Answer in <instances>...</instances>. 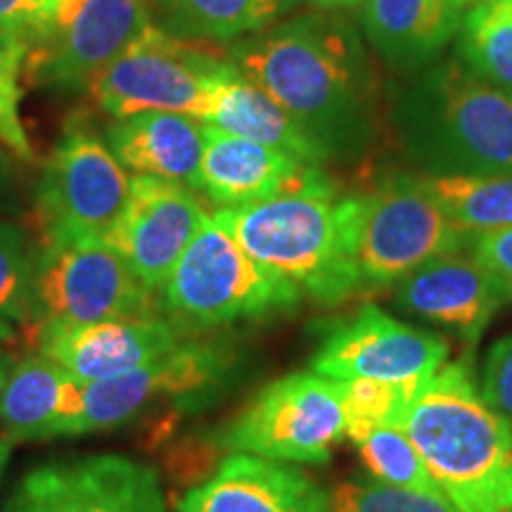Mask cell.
Returning <instances> with one entry per match:
<instances>
[{"label": "cell", "instance_id": "23", "mask_svg": "<svg viewBox=\"0 0 512 512\" xmlns=\"http://www.w3.org/2000/svg\"><path fill=\"white\" fill-rule=\"evenodd\" d=\"M207 124L264 147L302 159L306 164L323 166L325 152L278 102L247 81L240 72L223 83L214 112Z\"/></svg>", "mask_w": 512, "mask_h": 512}, {"label": "cell", "instance_id": "2", "mask_svg": "<svg viewBox=\"0 0 512 512\" xmlns=\"http://www.w3.org/2000/svg\"><path fill=\"white\" fill-rule=\"evenodd\" d=\"M396 427L458 512H512V427L479 394L470 354L422 382Z\"/></svg>", "mask_w": 512, "mask_h": 512}, {"label": "cell", "instance_id": "39", "mask_svg": "<svg viewBox=\"0 0 512 512\" xmlns=\"http://www.w3.org/2000/svg\"><path fill=\"white\" fill-rule=\"evenodd\" d=\"M10 363H12V356H10V354H5V351H0V370L8 368Z\"/></svg>", "mask_w": 512, "mask_h": 512}, {"label": "cell", "instance_id": "28", "mask_svg": "<svg viewBox=\"0 0 512 512\" xmlns=\"http://www.w3.org/2000/svg\"><path fill=\"white\" fill-rule=\"evenodd\" d=\"M342 384V406L344 422H347V437L354 441L380 427L399 425L401 413L418 392L422 382H377V380H354Z\"/></svg>", "mask_w": 512, "mask_h": 512}, {"label": "cell", "instance_id": "40", "mask_svg": "<svg viewBox=\"0 0 512 512\" xmlns=\"http://www.w3.org/2000/svg\"><path fill=\"white\" fill-rule=\"evenodd\" d=\"M467 8H475V5H482V3H489V0H463Z\"/></svg>", "mask_w": 512, "mask_h": 512}, {"label": "cell", "instance_id": "20", "mask_svg": "<svg viewBox=\"0 0 512 512\" xmlns=\"http://www.w3.org/2000/svg\"><path fill=\"white\" fill-rule=\"evenodd\" d=\"M83 415V382L50 358L12 361L0 384V425L12 441L76 437Z\"/></svg>", "mask_w": 512, "mask_h": 512}, {"label": "cell", "instance_id": "6", "mask_svg": "<svg viewBox=\"0 0 512 512\" xmlns=\"http://www.w3.org/2000/svg\"><path fill=\"white\" fill-rule=\"evenodd\" d=\"M238 74L228 53L147 24L88 86L114 119L178 112L209 121L223 83Z\"/></svg>", "mask_w": 512, "mask_h": 512}, {"label": "cell", "instance_id": "4", "mask_svg": "<svg viewBox=\"0 0 512 512\" xmlns=\"http://www.w3.org/2000/svg\"><path fill=\"white\" fill-rule=\"evenodd\" d=\"M214 219L238 245L323 306L361 294L354 259V195L335 185L275 197L240 209H219Z\"/></svg>", "mask_w": 512, "mask_h": 512}, {"label": "cell", "instance_id": "29", "mask_svg": "<svg viewBox=\"0 0 512 512\" xmlns=\"http://www.w3.org/2000/svg\"><path fill=\"white\" fill-rule=\"evenodd\" d=\"M36 256L27 233L0 219V318L8 323H29Z\"/></svg>", "mask_w": 512, "mask_h": 512}, {"label": "cell", "instance_id": "7", "mask_svg": "<svg viewBox=\"0 0 512 512\" xmlns=\"http://www.w3.org/2000/svg\"><path fill=\"white\" fill-rule=\"evenodd\" d=\"M472 233L444 214L422 176L396 174L354 195V259L361 292L401 283L427 261L470 247Z\"/></svg>", "mask_w": 512, "mask_h": 512}, {"label": "cell", "instance_id": "30", "mask_svg": "<svg viewBox=\"0 0 512 512\" xmlns=\"http://www.w3.org/2000/svg\"><path fill=\"white\" fill-rule=\"evenodd\" d=\"M330 512H458L441 494L401 489L377 479H351L335 486Z\"/></svg>", "mask_w": 512, "mask_h": 512}, {"label": "cell", "instance_id": "10", "mask_svg": "<svg viewBox=\"0 0 512 512\" xmlns=\"http://www.w3.org/2000/svg\"><path fill=\"white\" fill-rule=\"evenodd\" d=\"M131 178L110 145L72 119L36 183V216L50 242L105 238L128 202Z\"/></svg>", "mask_w": 512, "mask_h": 512}, {"label": "cell", "instance_id": "25", "mask_svg": "<svg viewBox=\"0 0 512 512\" xmlns=\"http://www.w3.org/2000/svg\"><path fill=\"white\" fill-rule=\"evenodd\" d=\"M422 183L465 233L512 226V176H422Z\"/></svg>", "mask_w": 512, "mask_h": 512}, {"label": "cell", "instance_id": "35", "mask_svg": "<svg viewBox=\"0 0 512 512\" xmlns=\"http://www.w3.org/2000/svg\"><path fill=\"white\" fill-rule=\"evenodd\" d=\"M0 214L17 216L22 214V200H19V183L12 159L0 150Z\"/></svg>", "mask_w": 512, "mask_h": 512}, {"label": "cell", "instance_id": "17", "mask_svg": "<svg viewBox=\"0 0 512 512\" xmlns=\"http://www.w3.org/2000/svg\"><path fill=\"white\" fill-rule=\"evenodd\" d=\"M508 292L470 249L444 254L396 283L394 306L475 347Z\"/></svg>", "mask_w": 512, "mask_h": 512}, {"label": "cell", "instance_id": "27", "mask_svg": "<svg viewBox=\"0 0 512 512\" xmlns=\"http://www.w3.org/2000/svg\"><path fill=\"white\" fill-rule=\"evenodd\" d=\"M363 465L377 482L401 486V489L441 494L418 448L401 427H380L356 441ZM444 496V494H441Z\"/></svg>", "mask_w": 512, "mask_h": 512}, {"label": "cell", "instance_id": "1", "mask_svg": "<svg viewBox=\"0 0 512 512\" xmlns=\"http://www.w3.org/2000/svg\"><path fill=\"white\" fill-rule=\"evenodd\" d=\"M228 57L328 159H356L373 143L380 86L361 36L337 10H313L256 31Z\"/></svg>", "mask_w": 512, "mask_h": 512}, {"label": "cell", "instance_id": "36", "mask_svg": "<svg viewBox=\"0 0 512 512\" xmlns=\"http://www.w3.org/2000/svg\"><path fill=\"white\" fill-rule=\"evenodd\" d=\"M290 3L309 5L313 10H344V8H358L361 0H290Z\"/></svg>", "mask_w": 512, "mask_h": 512}, {"label": "cell", "instance_id": "22", "mask_svg": "<svg viewBox=\"0 0 512 512\" xmlns=\"http://www.w3.org/2000/svg\"><path fill=\"white\" fill-rule=\"evenodd\" d=\"M107 145L124 169L195 190L204 152V121L178 112H140L110 126Z\"/></svg>", "mask_w": 512, "mask_h": 512}, {"label": "cell", "instance_id": "8", "mask_svg": "<svg viewBox=\"0 0 512 512\" xmlns=\"http://www.w3.org/2000/svg\"><path fill=\"white\" fill-rule=\"evenodd\" d=\"M162 316L159 302L102 238L43 245L36 256L29 323L86 325Z\"/></svg>", "mask_w": 512, "mask_h": 512}, {"label": "cell", "instance_id": "16", "mask_svg": "<svg viewBox=\"0 0 512 512\" xmlns=\"http://www.w3.org/2000/svg\"><path fill=\"white\" fill-rule=\"evenodd\" d=\"M328 185L335 183L323 166L230 136L204 121V152L195 192H202L219 209H240Z\"/></svg>", "mask_w": 512, "mask_h": 512}, {"label": "cell", "instance_id": "15", "mask_svg": "<svg viewBox=\"0 0 512 512\" xmlns=\"http://www.w3.org/2000/svg\"><path fill=\"white\" fill-rule=\"evenodd\" d=\"M207 219L200 197L188 185L136 176L119 221L102 240L157 294Z\"/></svg>", "mask_w": 512, "mask_h": 512}, {"label": "cell", "instance_id": "12", "mask_svg": "<svg viewBox=\"0 0 512 512\" xmlns=\"http://www.w3.org/2000/svg\"><path fill=\"white\" fill-rule=\"evenodd\" d=\"M451 347L437 332L415 328L366 304L337 320L311 356L313 373L335 382H427L446 366Z\"/></svg>", "mask_w": 512, "mask_h": 512}, {"label": "cell", "instance_id": "26", "mask_svg": "<svg viewBox=\"0 0 512 512\" xmlns=\"http://www.w3.org/2000/svg\"><path fill=\"white\" fill-rule=\"evenodd\" d=\"M458 60L477 79L512 95V0H489L467 12Z\"/></svg>", "mask_w": 512, "mask_h": 512}, {"label": "cell", "instance_id": "21", "mask_svg": "<svg viewBox=\"0 0 512 512\" xmlns=\"http://www.w3.org/2000/svg\"><path fill=\"white\" fill-rule=\"evenodd\" d=\"M361 27L384 62L399 72L427 67L463 27V0H361Z\"/></svg>", "mask_w": 512, "mask_h": 512}, {"label": "cell", "instance_id": "14", "mask_svg": "<svg viewBox=\"0 0 512 512\" xmlns=\"http://www.w3.org/2000/svg\"><path fill=\"white\" fill-rule=\"evenodd\" d=\"M0 512H166V498L150 465L100 453L34 467Z\"/></svg>", "mask_w": 512, "mask_h": 512}, {"label": "cell", "instance_id": "41", "mask_svg": "<svg viewBox=\"0 0 512 512\" xmlns=\"http://www.w3.org/2000/svg\"><path fill=\"white\" fill-rule=\"evenodd\" d=\"M8 368H10V366H8ZM8 368L0 370V384H3V377H5V373H8Z\"/></svg>", "mask_w": 512, "mask_h": 512}, {"label": "cell", "instance_id": "24", "mask_svg": "<svg viewBox=\"0 0 512 512\" xmlns=\"http://www.w3.org/2000/svg\"><path fill=\"white\" fill-rule=\"evenodd\" d=\"M162 29L188 41H235L264 31L290 0H155Z\"/></svg>", "mask_w": 512, "mask_h": 512}, {"label": "cell", "instance_id": "19", "mask_svg": "<svg viewBox=\"0 0 512 512\" xmlns=\"http://www.w3.org/2000/svg\"><path fill=\"white\" fill-rule=\"evenodd\" d=\"M178 512H330V494L297 467L233 453Z\"/></svg>", "mask_w": 512, "mask_h": 512}, {"label": "cell", "instance_id": "13", "mask_svg": "<svg viewBox=\"0 0 512 512\" xmlns=\"http://www.w3.org/2000/svg\"><path fill=\"white\" fill-rule=\"evenodd\" d=\"M147 24L145 0H57L48 29L24 55L27 81L88 88Z\"/></svg>", "mask_w": 512, "mask_h": 512}, {"label": "cell", "instance_id": "38", "mask_svg": "<svg viewBox=\"0 0 512 512\" xmlns=\"http://www.w3.org/2000/svg\"><path fill=\"white\" fill-rule=\"evenodd\" d=\"M12 339H15V328H12L8 320L0 318V344H8Z\"/></svg>", "mask_w": 512, "mask_h": 512}, {"label": "cell", "instance_id": "33", "mask_svg": "<svg viewBox=\"0 0 512 512\" xmlns=\"http://www.w3.org/2000/svg\"><path fill=\"white\" fill-rule=\"evenodd\" d=\"M479 394L512 427V335L501 337L486 351Z\"/></svg>", "mask_w": 512, "mask_h": 512}, {"label": "cell", "instance_id": "18", "mask_svg": "<svg viewBox=\"0 0 512 512\" xmlns=\"http://www.w3.org/2000/svg\"><path fill=\"white\" fill-rule=\"evenodd\" d=\"M38 354L83 384L114 380L147 366L181 344L169 320L119 318L86 325H50L36 330Z\"/></svg>", "mask_w": 512, "mask_h": 512}, {"label": "cell", "instance_id": "11", "mask_svg": "<svg viewBox=\"0 0 512 512\" xmlns=\"http://www.w3.org/2000/svg\"><path fill=\"white\" fill-rule=\"evenodd\" d=\"M233 351L214 342H181L147 366L114 380L83 384L76 437L143 418L159 406H207L233 375Z\"/></svg>", "mask_w": 512, "mask_h": 512}, {"label": "cell", "instance_id": "32", "mask_svg": "<svg viewBox=\"0 0 512 512\" xmlns=\"http://www.w3.org/2000/svg\"><path fill=\"white\" fill-rule=\"evenodd\" d=\"M57 0H0V46L29 50L53 19Z\"/></svg>", "mask_w": 512, "mask_h": 512}, {"label": "cell", "instance_id": "3", "mask_svg": "<svg viewBox=\"0 0 512 512\" xmlns=\"http://www.w3.org/2000/svg\"><path fill=\"white\" fill-rule=\"evenodd\" d=\"M394 126L427 176H512V95L460 60L415 76L396 98Z\"/></svg>", "mask_w": 512, "mask_h": 512}, {"label": "cell", "instance_id": "37", "mask_svg": "<svg viewBox=\"0 0 512 512\" xmlns=\"http://www.w3.org/2000/svg\"><path fill=\"white\" fill-rule=\"evenodd\" d=\"M12 444H15V441H12V439L0 437V477H3L5 467H8V460H10V453H12Z\"/></svg>", "mask_w": 512, "mask_h": 512}, {"label": "cell", "instance_id": "31", "mask_svg": "<svg viewBox=\"0 0 512 512\" xmlns=\"http://www.w3.org/2000/svg\"><path fill=\"white\" fill-rule=\"evenodd\" d=\"M24 55L27 50L19 46H0V143L15 157L34 162V150L19 117V100H22L19 72H22Z\"/></svg>", "mask_w": 512, "mask_h": 512}, {"label": "cell", "instance_id": "9", "mask_svg": "<svg viewBox=\"0 0 512 512\" xmlns=\"http://www.w3.org/2000/svg\"><path fill=\"white\" fill-rule=\"evenodd\" d=\"M344 437L342 384L311 370L266 384L226 427L221 441L242 456L323 465Z\"/></svg>", "mask_w": 512, "mask_h": 512}, {"label": "cell", "instance_id": "5", "mask_svg": "<svg viewBox=\"0 0 512 512\" xmlns=\"http://www.w3.org/2000/svg\"><path fill=\"white\" fill-rule=\"evenodd\" d=\"M302 299L209 216L159 290V309L178 332H211L287 316Z\"/></svg>", "mask_w": 512, "mask_h": 512}, {"label": "cell", "instance_id": "34", "mask_svg": "<svg viewBox=\"0 0 512 512\" xmlns=\"http://www.w3.org/2000/svg\"><path fill=\"white\" fill-rule=\"evenodd\" d=\"M467 249L479 264L496 275V280L512 299V226L472 233Z\"/></svg>", "mask_w": 512, "mask_h": 512}]
</instances>
